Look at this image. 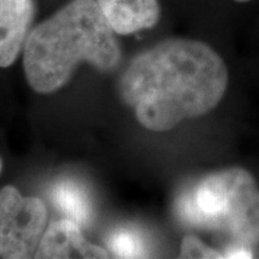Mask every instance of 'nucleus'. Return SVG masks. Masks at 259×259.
<instances>
[{
    "instance_id": "obj_8",
    "label": "nucleus",
    "mask_w": 259,
    "mask_h": 259,
    "mask_svg": "<svg viewBox=\"0 0 259 259\" xmlns=\"http://www.w3.org/2000/svg\"><path fill=\"white\" fill-rule=\"evenodd\" d=\"M51 199L66 219L80 227H87L92 222L93 202L82 184L71 179L58 181L51 190Z\"/></svg>"
},
{
    "instance_id": "obj_3",
    "label": "nucleus",
    "mask_w": 259,
    "mask_h": 259,
    "mask_svg": "<svg viewBox=\"0 0 259 259\" xmlns=\"http://www.w3.org/2000/svg\"><path fill=\"white\" fill-rule=\"evenodd\" d=\"M191 225L221 233L238 248L259 245V186L242 167L209 174L180 202Z\"/></svg>"
},
{
    "instance_id": "obj_5",
    "label": "nucleus",
    "mask_w": 259,
    "mask_h": 259,
    "mask_svg": "<svg viewBox=\"0 0 259 259\" xmlns=\"http://www.w3.org/2000/svg\"><path fill=\"white\" fill-rule=\"evenodd\" d=\"M34 17V0H0V67L14 64L23 51Z\"/></svg>"
},
{
    "instance_id": "obj_1",
    "label": "nucleus",
    "mask_w": 259,
    "mask_h": 259,
    "mask_svg": "<svg viewBox=\"0 0 259 259\" xmlns=\"http://www.w3.org/2000/svg\"><path fill=\"white\" fill-rule=\"evenodd\" d=\"M228 87V69L205 42L170 37L132 59L120 95L147 130L169 131L211 112Z\"/></svg>"
},
{
    "instance_id": "obj_2",
    "label": "nucleus",
    "mask_w": 259,
    "mask_h": 259,
    "mask_svg": "<svg viewBox=\"0 0 259 259\" xmlns=\"http://www.w3.org/2000/svg\"><path fill=\"white\" fill-rule=\"evenodd\" d=\"M120 60V45L96 0H71L32 29L23 48L25 77L40 94L63 88L79 64L109 72Z\"/></svg>"
},
{
    "instance_id": "obj_7",
    "label": "nucleus",
    "mask_w": 259,
    "mask_h": 259,
    "mask_svg": "<svg viewBox=\"0 0 259 259\" xmlns=\"http://www.w3.org/2000/svg\"><path fill=\"white\" fill-rule=\"evenodd\" d=\"M115 34L130 35L157 24L161 8L157 0H96Z\"/></svg>"
},
{
    "instance_id": "obj_4",
    "label": "nucleus",
    "mask_w": 259,
    "mask_h": 259,
    "mask_svg": "<svg viewBox=\"0 0 259 259\" xmlns=\"http://www.w3.org/2000/svg\"><path fill=\"white\" fill-rule=\"evenodd\" d=\"M47 228V209L41 199L24 197L14 186L0 190V257L35 255Z\"/></svg>"
},
{
    "instance_id": "obj_12",
    "label": "nucleus",
    "mask_w": 259,
    "mask_h": 259,
    "mask_svg": "<svg viewBox=\"0 0 259 259\" xmlns=\"http://www.w3.org/2000/svg\"><path fill=\"white\" fill-rule=\"evenodd\" d=\"M2 169H3V160L2 157H0V173H2Z\"/></svg>"
},
{
    "instance_id": "obj_11",
    "label": "nucleus",
    "mask_w": 259,
    "mask_h": 259,
    "mask_svg": "<svg viewBox=\"0 0 259 259\" xmlns=\"http://www.w3.org/2000/svg\"><path fill=\"white\" fill-rule=\"evenodd\" d=\"M234 2H236V3H248V2H251V0H234Z\"/></svg>"
},
{
    "instance_id": "obj_10",
    "label": "nucleus",
    "mask_w": 259,
    "mask_h": 259,
    "mask_svg": "<svg viewBox=\"0 0 259 259\" xmlns=\"http://www.w3.org/2000/svg\"><path fill=\"white\" fill-rule=\"evenodd\" d=\"M181 258H226L221 252L213 250L193 235L183 239L180 247Z\"/></svg>"
},
{
    "instance_id": "obj_6",
    "label": "nucleus",
    "mask_w": 259,
    "mask_h": 259,
    "mask_svg": "<svg viewBox=\"0 0 259 259\" xmlns=\"http://www.w3.org/2000/svg\"><path fill=\"white\" fill-rule=\"evenodd\" d=\"M79 225L70 219L48 226L38 245L36 258H109V253L85 240Z\"/></svg>"
},
{
    "instance_id": "obj_9",
    "label": "nucleus",
    "mask_w": 259,
    "mask_h": 259,
    "mask_svg": "<svg viewBox=\"0 0 259 259\" xmlns=\"http://www.w3.org/2000/svg\"><path fill=\"white\" fill-rule=\"evenodd\" d=\"M108 246L118 258L145 257V247L141 235L130 228H119L109 235Z\"/></svg>"
}]
</instances>
